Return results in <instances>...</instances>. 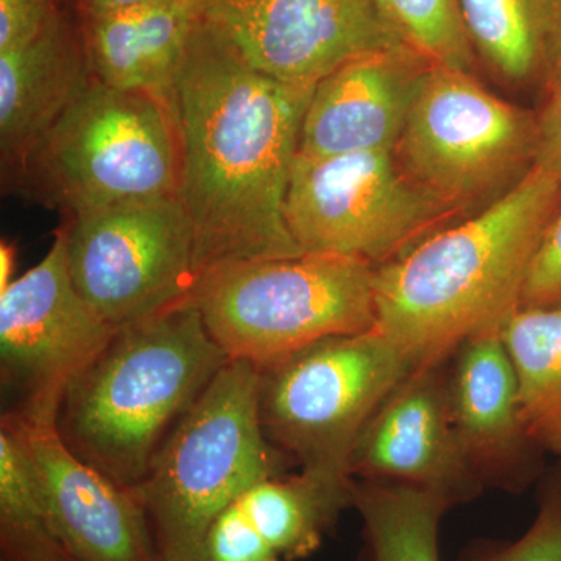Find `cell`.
<instances>
[{"mask_svg":"<svg viewBox=\"0 0 561 561\" xmlns=\"http://www.w3.org/2000/svg\"><path fill=\"white\" fill-rule=\"evenodd\" d=\"M62 227L73 284L114 330L194 297L197 245L179 194L110 206Z\"/></svg>","mask_w":561,"mask_h":561,"instance_id":"cell-10","label":"cell"},{"mask_svg":"<svg viewBox=\"0 0 561 561\" xmlns=\"http://www.w3.org/2000/svg\"><path fill=\"white\" fill-rule=\"evenodd\" d=\"M94 80L83 33L60 11L31 43L0 51L3 184L9 186L33 147Z\"/></svg>","mask_w":561,"mask_h":561,"instance_id":"cell-17","label":"cell"},{"mask_svg":"<svg viewBox=\"0 0 561 561\" xmlns=\"http://www.w3.org/2000/svg\"><path fill=\"white\" fill-rule=\"evenodd\" d=\"M192 302L230 359L257 368L312 343L375 327V267L302 253L221 265L203 275Z\"/></svg>","mask_w":561,"mask_h":561,"instance_id":"cell-6","label":"cell"},{"mask_svg":"<svg viewBox=\"0 0 561 561\" xmlns=\"http://www.w3.org/2000/svg\"><path fill=\"white\" fill-rule=\"evenodd\" d=\"M2 423L20 437L51 527L72 561H158L136 489L111 481L80 459L57 424L35 423L13 412Z\"/></svg>","mask_w":561,"mask_h":561,"instance_id":"cell-14","label":"cell"},{"mask_svg":"<svg viewBox=\"0 0 561 561\" xmlns=\"http://www.w3.org/2000/svg\"><path fill=\"white\" fill-rule=\"evenodd\" d=\"M449 402L461 451L485 490L523 494L548 470L524 421L501 331L476 335L449 357Z\"/></svg>","mask_w":561,"mask_h":561,"instance_id":"cell-15","label":"cell"},{"mask_svg":"<svg viewBox=\"0 0 561 561\" xmlns=\"http://www.w3.org/2000/svg\"><path fill=\"white\" fill-rule=\"evenodd\" d=\"M560 198L561 181L531 168L479 213L375 267L373 328L415 368L448 360L468 339L501 331L519 309Z\"/></svg>","mask_w":561,"mask_h":561,"instance_id":"cell-2","label":"cell"},{"mask_svg":"<svg viewBox=\"0 0 561 561\" xmlns=\"http://www.w3.org/2000/svg\"><path fill=\"white\" fill-rule=\"evenodd\" d=\"M561 308V198L527 272L519 309Z\"/></svg>","mask_w":561,"mask_h":561,"instance_id":"cell-26","label":"cell"},{"mask_svg":"<svg viewBox=\"0 0 561 561\" xmlns=\"http://www.w3.org/2000/svg\"><path fill=\"white\" fill-rule=\"evenodd\" d=\"M9 186L68 219L179 194L172 102L94 80L33 147Z\"/></svg>","mask_w":561,"mask_h":561,"instance_id":"cell-5","label":"cell"},{"mask_svg":"<svg viewBox=\"0 0 561 561\" xmlns=\"http://www.w3.org/2000/svg\"><path fill=\"white\" fill-rule=\"evenodd\" d=\"M354 482L337 483L300 471L262 479L238 502L262 540L280 561L308 559L346 508Z\"/></svg>","mask_w":561,"mask_h":561,"instance_id":"cell-19","label":"cell"},{"mask_svg":"<svg viewBox=\"0 0 561 561\" xmlns=\"http://www.w3.org/2000/svg\"><path fill=\"white\" fill-rule=\"evenodd\" d=\"M476 57L513 84L545 77V0H459Z\"/></svg>","mask_w":561,"mask_h":561,"instance_id":"cell-22","label":"cell"},{"mask_svg":"<svg viewBox=\"0 0 561 561\" xmlns=\"http://www.w3.org/2000/svg\"><path fill=\"white\" fill-rule=\"evenodd\" d=\"M206 561H280L262 540L238 501L210 526Z\"/></svg>","mask_w":561,"mask_h":561,"instance_id":"cell-27","label":"cell"},{"mask_svg":"<svg viewBox=\"0 0 561 561\" xmlns=\"http://www.w3.org/2000/svg\"><path fill=\"white\" fill-rule=\"evenodd\" d=\"M14 261H16V247L2 241V245H0V291L5 290L14 280L11 278Z\"/></svg>","mask_w":561,"mask_h":561,"instance_id":"cell-32","label":"cell"},{"mask_svg":"<svg viewBox=\"0 0 561 561\" xmlns=\"http://www.w3.org/2000/svg\"><path fill=\"white\" fill-rule=\"evenodd\" d=\"M0 561H72L44 504L16 432L0 427Z\"/></svg>","mask_w":561,"mask_h":561,"instance_id":"cell-23","label":"cell"},{"mask_svg":"<svg viewBox=\"0 0 561 561\" xmlns=\"http://www.w3.org/2000/svg\"><path fill=\"white\" fill-rule=\"evenodd\" d=\"M535 493L537 515L522 537L471 542L457 561H561V459L549 465Z\"/></svg>","mask_w":561,"mask_h":561,"instance_id":"cell-25","label":"cell"},{"mask_svg":"<svg viewBox=\"0 0 561 561\" xmlns=\"http://www.w3.org/2000/svg\"><path fill=\"white\" fill-rule=\"evenodd\" d=\"M57 13L55 0H0V51L31 43Z\"/></svg>","mask_w":561,"mask_h":561,"instance_id":"cell-28","label":"cell"},{"mask_svg":"<svg viewBox=\"0 0 561 561\" xmlns=\"http://www.w3.org/2000/svg\"><path fill=\"white\" fill-rule=\"evenodd\" d=\"M465 214L413 183L393 151L297 154L284 202L287 230L302 253L387 264Z\"/></svg>","mask_w":561,"mask_h":561,"instance_id":"cell-9","label":"cell"},{"mask_svg":"<svg viewBox=\"0 0 561 561\" xmlns=\"http://www.w3.org/2000/svg\"><path fill=\"white\" fill-rule=\"evenodd\" d=\"M538 116L502 101L470 70L431 65L394 149L405 175L467 216L534 168Z\"/></svg>","mask_w":561,"mask_h":561,"instance_id":"cell-8","label":"cell"},{"mask_svg":"<svg viewBox=\"0 0 561 561\" xmlns=\"http://www.w3.org/2000/svg\"><path fill=\"white\" fill-rule=\"evenodd\" d=\"M198 20L197 0L84 18L92 76L117 91L146 92L172 102L173 84Z\"/></svg>","mask_w":561,"mask_h":561,"instance_id":"cell-18","label":"cell"},{"mask_svg":"<svg viewBox=\"0 0 561 561\" xmlns=\"http://www.w3.org/2000/svg\"><path fill=\"white\" fill-rule=\"evenodd\" d=\"M413 368L375 328L323 339L260 368L262 427L300 471L354 482L350 461L362 430Z\"/></svg>","mask_w":561,"mask_h":561,"instance_id":"cell-7","label":"cell"},{"mask_svg":"<svg viewBox=\"0 0 561 561\" xmlns=\"http://www.w3.org/2000/svg\"><path fill=\"white\" fill-rule=\"evenodd\" d=\"M430 66L415 50L404 49L365 55L335 69L313 88L298 154L394 151Z\"/></svg>","mask_w":561,"mask_h":561,"instance_id":"cell-16","label":"cell"},{"mask_svg":"<svg viewBox=\"0 0 561 561\" xmlns=\"http://www.w3.org/2000/svg\"><path fill=\"white\" fill-rule=\"evenodd\" d=\"M261 370L228 364L176 423L136 486L158 561H206L210 526L262 479L284 474L289 457L265 435Z\"/></svg>","mask_w":561,"mask_h":561,"instance_id":"cell-4","label":"cell"},{"mask_svg":"<svg viewBox=\"0 0 561 561\" xmlns=\"http://www.w3.org/2000/svg\"><path fill=\"white\" fill-rule=\"evenodd\" d=\"M538 116L537 153L534 168L561 181V87L546 92Z\"/></svg>","mask_w":561,"mask_h":561,"instance_id":"cell-29","label":"cell"},{"mask_svg":"<svg viewBox=\"0 0 561 561\" xmlns=\"http://www.w3.org/2000/svg\"><path fill=\"white\" fill-rule=\"evenodd\" d=\"M354 508L362 518V561H442V519L449 505L400 483L354 479Z\"/></svg>","mask_w":561,"mask_h":561,"instance_id":"cell-21","label":"cell"},{"mask_svg":"<svg viewBox=\"0 0 561 561\" xmlns=\"http://www.w3.org/2000/svg\"><path fill=\"white\" fill-rule=\"evenodd\" d=\"M546 5V92L561 87V0H545Z\"/></svg>","mask_w":561,"mask_h":561,"instance_id":"cell-30","label":"cell"},{"mask_svg":"<svg viewBox=\"0 0 561 561\" xmlns=\"http://www.w3.org/2000/svg\"><path fill=\"white\" fill-rule=\"evenodd\" d=\"M312 91L250 68L198 16L172 94L198 280L221 265L302 254L284 202Z\"/></svg>","mask_w":561,"mask_h":561,"instance_id":"cell-1","label":"cell"},{"mask_svg":"<svg viewBox=\"0 0 561 561\" xmlns=\"http://www.w3.org/2000/svg\"><path fill=\"white\" fill-rule=\"evenodd\" d=\"M116 332L77 290L61 225L46 256L0 291L2 379L22 400L13 413L57 424L66 390Z\"/></svg>","mask_w":561,"mask_h":561,"instance_id":"cell-11","label":"cell"},{"mask_svg":"<svg viewBox=\"0 0 561 561\" xmlns=\"http://www.w3.org/2000/svg\"><path fill=\"white\" fill-rule=\"evenodd\" d=\"M534 440L561 459V308L518 309L501 330Z\"/></svg>","mask_w":561,"mask_h":561,"instance_id":"cell-20","label":"cell"},{"mask_svg":"<svg viewBox=\"0 0 561 561\" xmlns=\"http://www.w3.org/2000/svg\"><path fill=\"white\" fill-rule=\"evenodd\" d=\"M350 471L357 481L400 483L449 508L485 489L461 451L449 402V359L413 368L362 430Z\"/></svg>","mask_w":561,"mask_h":561,"instance_id":"cell-13","label":"cell"},{"mask_svg":"<svg viewBox=\"0 0 561 561\" xmlns=\"http://www.w3.org/2000/svg\"><path fill=\"white\" fill-rule=\"evenodd\" d=\"M412 50L431 65L474 69L471 41L461 21L459 0H378Z\"/></svg>","mask_w":561,"mask_h":561,"instance_id":"cell-24","label":"cell"},{"mask_svg":"<svg viewBox=\"0 0 561 561\" xmlns=\"http://www.w3.org/2000/svg\"><path fill=\"white\" fill-rule=\"evenodd\" d=\"M198 16L250 68L316 88L351 60L411 49L378 0H197Z\"/></svg>","mask_w":561,"mask_h":561,"instance_id":"cell-12","label":"cell"},{"mask_svg":"<svg viewBox=\"0 0 561 561\" xmlns=\"http://www.w3.org/2000/svg\"><path fill=\"white\" fill-rule=\"evenodd\" d=\"M228 360L192 301L122 328L66 390L58 432L80 459L136 489Z\"/></svg>","mask_w":561,"mask_h":561,"instance_id":"cell-3","label":"cell"},{"mask_svg":"<svg viewBox=\"0 0 561 561\" xmlns=\"http://www.w3.org/2000/svg\"><path fill=\"white\" fill-rule=\"evenodd\" d=\"M169 0H80V11L84 18L106 16V14L121 13V11L142 9V7L158 5Z\"/></svg>","mask_w":561,"mask_h":561,"instance_id":"cell-31","label":"cell"}]
</instances>
